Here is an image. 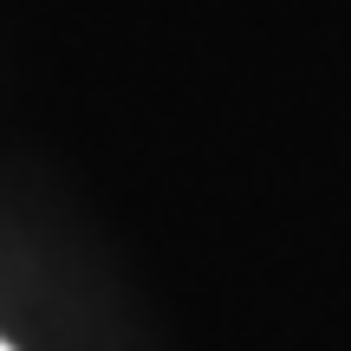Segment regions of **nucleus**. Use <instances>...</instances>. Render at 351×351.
<instances>
[{"label":"nucleus","mask_w":351,"mask_h":351,"mask_svg":"<svg viewBox=\"0 0 351 351\" xmlns=\"http://www.w3.org/2000/svg\"><path fill=\"white\" fill-rule=\"evenodd\" d=\"M0 351H13V345H0Z\"/></svg>","instance_id":"f257e3e1"}]
</instances>
